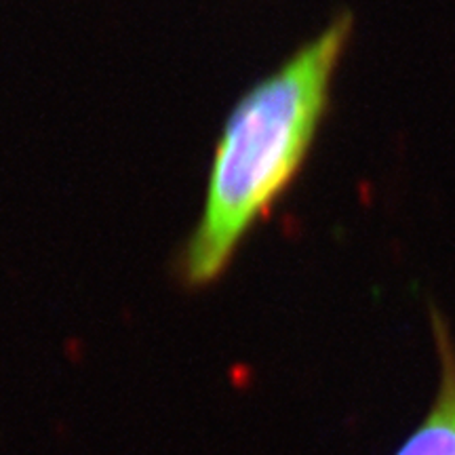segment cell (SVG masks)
Here are the masks:
<instances>
[{
  "label": "cell",
  "mask_w": 455,
  "mask_h": 455,
  "mask_svg": "<svg viewBox=\"0 0 455 455\" xmlns=\"http://www.w3.org/2000/svg\"><path fill=\"white\" fill-rule=\"evenodd\" d=\"M430 327L439 355V388L426 417L394 455H455V340L447 318L434 306Z\"/></svg>",
  "instance_id": "obj_2"
},
{
  "label": "cell",
  "mask_w": 455,
  "mask_h": 455,
  "mask_svg": "<svg viewBox=\"0 0 455 455\" xmlns=\"http://www.w3.org/2000/svg\"><path fill=\"white\" fill-rule=\"evenodd\" d=\"M352 28V13H338L232 108L213 152L200 219L180 255L188 287H207L226 272L247 234L301 173Z\"/></svg>",
  "instance_id": "obj_1"
}]
</instances>
